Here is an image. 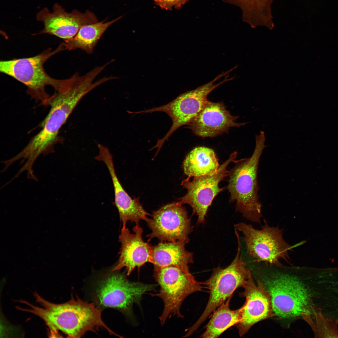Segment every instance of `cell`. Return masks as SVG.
<instances>
[{"label": "cell", "mask_w": 338, "mask_h": 338, "mask_svg": "<svg viewBox=\"0 0 338 338\" xmlns=\"http://www.w3.org/2000/svg\"><path fill=\"white\" fill-rule=\"evenodd\" d=\"M53 9L51 12L45 8L37 13V20L44 25L40 33L54 35L67 40L73 38L83 26L98 22L94 14L89 10L84 13L76 10L69 13L58 3L54 5Z\"/></svg>", "instance_id": "cell-13"}, {"label": "cell", "mask_w": 338, "mask_h": 338, "mask_svg": "<svg viewBox=\"0 0 338 338\" xmlns=\"http://www.w3.org/2000/svg\"><path fill=\"white\" fill-rule=\"evenodd\" d=\"M254 151L249 158L235 160L234 166L228 170L227 188L229 193V202H236V210L247 219L261 223L262 205L258 195L257 171L259 160L264 145V132L255 136Z\"/></svg>", "instance_id": "cell-4"}, {"label": "cell", "mask_w": 338, "mask_h": 338, "mask_svg": "<svg viewBox=\"0 0 338 338\" xmlns=\"http://www.w3.org/2000/svg\"><path fill=\"white\" fill-rule=\"evenodd\" d=\"M231 297L219 306L213 312L202 338H217L231 327L237 325L241 320L242 307L235 310L229 308Z\"/></svg>", "instance_id": "cell-21"}, {"label": "cell", "mask_w": 338, "mask_h": 338, "mask_svg": "<svg viewBox=\"0 0 338 338\" xmlns=\"http://www.w3.org/2000/svg\"><path fill=\"white\" fill-rule=\"evenodd\" d=\"M62 51L60 44L54 50L49 48L33 57L1 61L0 71L24 84L31 98L47 105L50 96L46 91V86L50 85L55 91H59L65 85L68 79L51 77L45 71L44 64L50 57Z\"/></svg>", "instance_id": "cell-5"}, {"label": "cell", "mask_w": 338, "mask_h": 338, "mask_svg": "<svg viewBox=\"0 0 338 338\" xmlns=\"http://www.w3.org/2000/svg\"><path fill=\"white\" fill-rule=\"evenodd\" d=\"M220 166L214 150L204 146L193 149L183 163L184 173L190 178L212 174Z\"/></svg>", "instance_id": "cell-19"}, {"label": "cell", "mask_w": 338, "mask_h": 338, "mask_svg": "<svg viewBox=\"0 0 338 338\" xmlns=\"http://www.w3.org/2000/svg\"><path fill=\"white\" fill-rule=\"evenodd\" d=\"M37 306L25 301L28 307L22 310L32 313L42 319L52 332L59 330L68 337L80 338L87 332H96L104 328L110 335H119L110 330L101 317V310L93 303L84 301L73 296L69 301L58 304L49 302L35 293Z\"/></svg>", "instance_id": "cell-2"}, {"label": "cell", "mask_w": 338, "mask_h": 338, "mask_svg": "<svg viewBox=\"0 0 338 338\" xmlns=\"http://www.w3.org/2000/svg\"><path fill=\"white\" fill-rule=\"evenodd\" d=\"M151 231L147 236L161 242L182 241L187 243L193 231L187 211L178 202L169 203L153 211L146 221Z\"/></svg>", "instance_id": "cell-12"}, {"label": "cell", "mask_w": 338, "mask_h": 338, "mask_svg": "<svg viewBox=\"0 0 338 338\" xmlns=\"http://www.w3.org/2000/svg\"><path fill=\"white\" fill-rule=\"evenodd\" d=\"M258 279L271 295L277 317L286 319L312 316L315 304L313 267L299 268L298 274L272 272Z\"/></svg>", "instance_id": "cell-1"}, {"label": "cell", "mask_w": 338, "mask_h": 338, "mask_svg": "<svg viewBox=\"0 0 338 338\" xmlns=\"http://www.w3.org/2000/svg\"><path fill=\"white\" fill-rule=\"evenodd\" d=\"M306 322L315 338H338V322L324 316L321 311L313 312L312 319Z\"/></svg>", "instance_id": "cell-22"}, {"label": "cell", "mask_w": 338, "mask_h": 338, "mask_svg": "<svg viewBox=\"0 0 338 338\" xmlns=\"http://www.w3.org/2000/svg\"><path fill=\"white\" fill-rule=\"evenodd\" d=\"M238 247L236 255L231 263L226 268L215 269L210 278L204 283L209 291V297L206 306L195 323L187 329L191 335L196 331L210 315L219 306L231 297L234 292L243 286L252 276L250 270L240 253L239 237H237Z\"/></svg>", "instance_id": "cell-6"}, {"label": "cell", "mask_w": 338, "mask_h": 338, "mask_svg": "<svg viewBox=\"0 0 338 338\" xmlns=\"http://www.w3.org/2000/svg\"><path fill=\"white\" fill-rule=\"evenodd\" d=\"M234 226L243 234L248 254L257 262L281 266L280 260L290 259L289 252L293 247L284 240L278 226H270L265 220L260 229L244 223Z\"/></svg>", "instance_id": "cell-9"}, {"label": "cell", "mask_w": 338, "mask_h": 338, "mask_svg": "<svg viewBox=\"0 0 338 338\" xmlns=\"http://www.w3.org/2000/svg\"><path fill=\"white\" fill-rule=\"evenodd\" d=\"M187 243L182 241L161 242L152 246L151 263L154 268L173 266L189 270L193 262V253L185 248Z\"/></svg>", "instance_id": "cell-18"}, {"label": "cell", "mask_w": 338, "mask_h": 338, "mask_svg": "<svg viewBox=\"0 0 338 338\" xmlns=\"http://www.w3.org/2000/svg\"><path fill=\"white\" fill-rule=\"evenodd\" d=\"M238 118L231 114L223 103L208 100L188 125L198 136L213 137L226 132L230 127H238L247 123L237 122Z\"/></svg>", "instance_id": "cell-16"}, {"label": "cell", "mask_w": 338, "mask_h": 338, "mask_svg": "<svg viewBox=\"0 0 338 338\" xmlns=\"http://www.w3.org/2000/svg\"><path fill=\"white\" fill-rule=\"evenodd\" d=\"M237 154L236 151L232 153L212 174L193 177L192 181L188 177L182 182L181 185L187 192L178 202L182 205L187 204L191 206L192 214L197 216V224L204 223L208 207L213 200L224 190V188L220 187L219 184L228 176L227 167L235 160Z\"/></svg>", "instance_id": "cell-11"}, {"label": "cell", "mask_w": 338, "mask_h": 338, "mask_svg": "<svg viewBox=\"0 0 338 338\" xmlns=\"http://www.w3.org/2000/svg\"><path fill=\"white\" fill-rule=\"evenodd\" d=\"M228 71L223 72L211 81L196 89L186 92L179 95L169 103L161 106L136 112V113H152L162 111L166 113L171 118L172 124L170 130L162 139H158L153 148L161 149L164 142L177 129L184 125H188L197 115L208 100V95L217 87L229 80L228 76L218 83L215 82L227 75Z\"/></svg>", "instance_id": "cell-10"}, {"label": "cell", "mask_w": 338, "mask_h": 338, "mask_svg": "<svg viewBox=\"0 0 338 338\" xmlns=\"http://www.w3.org/2000/svg\"><path fill=\"white\" fill-rule=\"evenodd\" d=\"M153 276L160 290L158 293L151 295L160 297L164 303L163 312L159 318L162 325L172 316L183 318L180 308L183 301L190 294L203 288L189 270L175 266L154 268Z\"/></svg>", "instance_id": "cell-7"}, {"label": "cell", "mask_w": 338, "mask_h": 338, "mask_svg": "<svg viewBox=\"0 0 338 338\" xmlns=\"http://www.w3.org/2000/svg\"><path fill=\"white\" fill-rule=\"evenodd\" d=\"M120 18L119 17L106 23L98 22L83 26L73 38L64 40L61 44L63 50L80 49L87 54H92L98 41L106 30Z\"/></svg>", "instance_id": "cell-20"}, {"label": "cell", "mask_w": 338, "mask_h": 338, "mask_svg": "<svg viewBox=\"0 0 338 338\" xmlns=\"http://www.w3.org/2000/svg\"><path fill=\"white\" fill-rule=\"evenodd\" d=\"M132 230V233L126 227H122L119 237L121 246L119 261L111 270L118 271L125 268L127 276L135 268L139 269L151 261L152 246L143 240L142 228L136 225Z\"/></svg>", "instance_id": "cell-17"}, {"label": "cell", "mask_w": 338, "mask_h": 338, "mask_svg": "<svg viewBox=\"0 0 338 338\" xmlns=\"http://www.w3.org/2000/svg\"><path fill=\"white\" fill-rule=\"evenodd\" d=\"M98 155L95 159L103 161L111 176L114 192L115 203L123 227H126L128 221L139 224L141 220L146 221L149 214L144 209L139 198H132L124 190L115 170L113 157L107 147L99 144Z\"/></svg>", "instance_id": "cell-15"}, {"label": "cell", "mask_w": 338, "mask_h": 338, "mask_svg": "<svg viewBox=\"0 0 338 338\" xmlns=\"http://www.w3.org/2000/svg\"><path fill=\"white\" fill-rule=\"evenodd\" d=\"M188 0H154L155 4L166 10L179 9Z\"/></svg>", "instance_id": "cell-23"}, {"label": "cell", "mask_w": 338, "mask_h": 338, "mask_svg": "<svg viewBox=\"0 0 338 338\" xmlns=\"http://www.w3.org/2000/svg\"><path fill=\"white\" fill-rule=\"evenodd\" d=\"M243 288L244 290L239 293V295L245 297L246 300L242 306L241 320L236 325L240 337L257 322L268 318L277 317L273 310L271 295L260 281L258 280L256 284L251 276Z\"/></svg>", "instance_id": "cell-14"}, {"label": "cell", "mask_w": 338, "mask_h": 338, "mask_svg": "<svg viewBox=\"0 0 338 338\" xmlns=\"http://www.w3.org/2000/svg\"><path fill=\"white\" fill-rule=\"evenodd\" d=\"M90 92L87 83L74 77L61 90L50 96L47 104L50 106L48 115L42 123L41 131L31 139L17 155L33 165L41 154L50 153L59 141L62 126L80 100Z\"/></svg>", "instance_id": "cell-3"}, {"label": "cell", "mask_w": 338, "mask_h": 338, "mask_svg": "<svg viewBox=\"0 0 338 338\" xmlns=\"http://www.w3.org/2000/svg\"><path fill=\"white\" fill-rule=\"evenodd\" d=\"M155 286L153 284L131 282L122 273L111 271L97 281L94 296L99 307L116 309L131 315L133 304L139 303L142 295L153 290Z\"/></svg>", "instance_id": "cell-8"}]
</instances>
